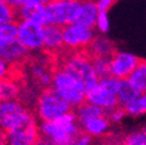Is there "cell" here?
I'll use <instances>...</instances> for the list:
<instances>
[{
  "mask_svg": "<svg viewBox=\"0 0 146 145\" xmlns=\"http://www.w3.org/2000/svg\"><path fill=\"white\" fill-rule=\"evenodd\" d=\"M99 85L104 88L106 90H108L109 93H113L117 96V92H118V86H119V79L114 78L111 76L106 77L103 79L99 80Z\"/></svg>",
  "mask_w": 146,
  "mask_h": 145,
  "instance_id": "obj_26",
  "label": "cell"
},
{
  "mask_svg": "<svg viewBox=\"0 0 146 145\" xmlns=\"http://www.w3.org/2000/svg\"><path fill=\"white\" fill-rule=\"evenodd\" d=\"M90 142H92V137L89 135H87L85 131L77 138V140L74 142L73 145H90Z\"/></svg>",
  "mask_w": 146,
  "mask_h": 145,
  "instance_id": "obj_31",
  "label": "cell"
},
{
  "mask_svg": "<svg viewBox=\"0 0 146 145\" xmlns=\"http://www.w3.org/2000/svg\"><path fill=\"white\" fill-rule=\"evenodd\" d=\"M85 101L92 104L100 106L104 109H113V108L119 107L117 96L113 93H109L108 90L102 88L99 82L96 86H94L92 89L87 90L85 93Z\"/></svg>",
  "mask_w": 146,
  "mask_h": 145,
  "instance_id": "obj_11",
  "label": "cell"
},
{
  "mask_svg": "<svg viewBox=\"0 0 146 145\" xmlns=\"http://www.w3.org/2000/svg\"><path fill=\"white\" fill-rule=\"evenodd\" d=\"M109 126V118L107 116H101L87 121L84 125V131L89 136H101L104 134Z\"/></svg>",
  "mask_w": 146,
  "mask_h": 145,
  "instance_id": "obj_20",
  "label": "cell"
},
{
  "mask_svg": "<svg viewBox=\"0 0 146 145\" xmlns=\"http://www.w3.org/2000/svg\"><path fill=\"white\" fill-rule=\"evenodd\" d=\"M50 1H52V0H50ZM59 1H78V0H59Z\"/></svg>",
  "mask_w": 146,
  "mask_h": 145,
  "instance_id": "obj_33",
  "label": "cell"
},
{
  "mask_svg": "<svg viewBox=\"0 0 146 145\" xmlns=\"http://www.w3.org/2000/svg\"><path fill=\"white\" fill-rule=\"evenodd\" d=\"M79 1H59L52 0L44 5L48 22L50 25H57L65 27L73 23L79 11ZM48 23V25H49Z\"/></svg>",
  "mask_w": 146,
  "mask_h": 145,
  "instance_id": "obj_5",
  "label": "cell"
},
{
  "mask_svg": "<svg viewBox=\"0 0 146 145\" xmlns=\"http://www.w3.org/2000/svg\"><path fill=\"white\" fill-rule=\"evenodd\" d=\"M49 1H50V0H40V3H41V4H43V5H45V4H46V3H49Z\"/></svg>",
  "mask_w": 146,
  "mask_h": 145,
  "instance_id": "obj_32",
  "label": "cell"
},
{
  "mask_svg": "<svg viewBox=\"0 0 146 145\" xmlns=\"http://www.w3.org/2000/svg\"><path fill=\"white\" fill-rule=\"evenodd\" d=\"M84 50L89 59L94 57H111L117 51L115 44L103 36L94 37Z\"/></svg>",
  "mask_w": 146,
  "mask_h": 145,
  "instance_id": "obj_13",
  "label": "cell"
},
{
  "mask_svg": "<svg viewBox=\"0 0 146 145\" xmlns=\"http://www.w3.org/2000/svg\"><path fill=\"white\" fill-rule=\"evenodd\" d=\"M129 80L139 92L146 93V59L139 58L136 67L131 72V74L127 77Z\"/></svg>",
  "mask_w": 146,
  "mask_h": 145,
  "instance_id": "obj_19",
  "label": "cell"
},
{
  "mask_svg": "<svg viewBox=\"0 0 146 145\" xmlns=\"http://www.w3.org/2000/svg\"><path fill=\"white\" fill-rule=\"evenodd\" d=\"M141 93L127 80V79H119V86L117 92V101L118 106L124 108L132 101H135Z\"/></svg>",
  "mask_w": 146,
  "mask_h": 145,
  "instance_id": "obj_18",
  "label": "cell"
},
{
  "mask_svg": "<svg viewBox=\"0 0 146 145\" xmlns=\"http://www.w3.org/2000/svg\"><path fill=\"white\" fill-rule=\"evenodd\" d=\"M51 88L73 108L85 102V88L82 84L60 69H54L53 71Z\"/></svg>",
  "mask_w": 146,
  "mask_h": 145,
  "instance_id": "obj_2",
  "label": "cell"
},
{
  "mask_svg": "<svg viewBox=\"0 0 146 145\" xmlns=\"http://www.w3.org/2000/svg\"><path fill=\"white\" fill-rule=\"evenodd\" d=\"M78 1H79V0H78Z\"/></svg>",
  "mask_w": 146,
  "mask_h": 145,
  "instance_id": "obj_36",
  "label": "cell"
},
{
  "mask_svg": "<svg viewBox=\"0 0 146 145\" xmlns=\"http://www.w3.org/2000/svg\"><path fill=\"white\" fill-rule=\"evenodd\" d=\"M35 120L27 107L19 100L0 102V128L3 131L12 130Z\"/></svg>",
  "mask_w": 146,
  "mask_h": 145,
  "instance_id": "obj_4",
  "label": "cell"
},
{
  "mask_svg": "<svg viewBox=\"0 0 146 145\" xmlns=\"http://www.w3.org/2000/svg\"><path fill=\"white\" fill-rule=\"evenodd\" d=\"M94 39L93 29L77 23L63 27V47L70 50H82Z\"/></svg>",
  "mask_w": 146,
  "mask_h": 145,
  "instance_id": "obj_8",
  "label": "cell"
},
{
  "mask_svg": "<svg viewBox=\"0 0 146 145\" xmlns=\"http://www.w3.org/2000/svg\"><path fill=\"white\" fill-rule=\"evenodd\" d=\"M16 11H17V19H19V21L21 20L33 21L41 26H45L49 23L44 5L42 4H26L21 7H17Z\"/></svg>",
  "mask_w": 146,
  "mask_h": 145,
  "instance_id": "obj_14",
  "label": "cell"
},
{
  "mask_svg": "<svg viewBox=\"0 0 146 145\" xmlns=\"http://www.w3.org/2000/svg\"><path fill=\"white\" fill-rule=\"evenodd\" d=\"M113 57V56H111ZM111 57H94L90 58V64L93 66L98 80L110 76V61Z\"/></svg>",
  "mask_w": 146,
  "mask_h": 145,
  "instance_id": "obj_21",
  "label": "cell"
},
{
  "mask_svg": "<svg viewBox=\"0 0 146 145\" xmlns=\"http://www.w3.org/2000/svg\"><path fill=\"white\" fill-rule=\"evenodd\" d=\"M74 115H76V120H77L78 124H80L82 126L87 121L92 120V118L107 116V109H104V108H102L100 106L92 104V103L85 101L80 106L76 107Z\"/></svg>",
  "mask_w": 146,
  "mask_h": 145,
  "instance_id": "obj_16",
  "label": "cell"
},
{
  "mask_svg": "<svg viewBox=\"0 0 146 145\" xmlns=\"http://www.w3.org/2000/svg\"><path fill=\"white\" fill-rule=\"evenodd\" d=\"M6 3H8L9 5L14 6V7H21L26 4H41L40 0H5ZM43 5V4H42Z\"/></svg>",
  "mask_w": 146,
  "mask_h": 145,
  "instance_id": "obj_30",
  "label": "cell"
},
{
  "mask_svg": "<svg viewBox=\"0 0 146 145\" xmlns=\"http://www.w3.org/2000/svg\"><path fill=\"white\" fill-rule=\"evenodd\" d=\"M9 22H19L16 7L9 5L5 0H0V26Z\"/></svg>",
  "mask_w": 146,
  "mask_h": 145,
  "instance_id": "obj_22",
  "label": "cell"
},
{
  "mask_svg": "<svg viewBox=\"0 0 146 145\" xmlns=\"http://www.w3.org/2000/svg\"><path fill=\"white\" fill-rule=\"evenodd\" d=\"M41 132L52 145H73L84 131L79 128L74 112H72L51 122H43Z\"/></svg>",
  "mask_w": 146,
  "mask_h": 145,
  "instance_id": "obj_1",
  "label": "cell"
},
{
  "mask_svg": "<svg viewBox=\"0 0 146 145\" xmlns=\"http://www.w3.org/2000/svg\"><path fill=\"white\" fill-rule=\"evenodd\" d=\"M38 145H50V144H48V143H40Z\"/></svg>",
  "mask_w": 146,
  "mask_h": 145,
  "instance_id": "obj_34",
  "label": "cell"
},
{
  "mask_svg": "<svg viewBox=\"0 0 146 145\" xmlns=\"http://www.w3.org/2000/svg\"><path fill=\"white\" fill-rule=\"evenodd\" d=\"M44 30V43L43 49L45 52L54 53L63 48V27L57 25H45Z\"/></svg>",
  "mask_w": 146,
  "mask_h": 145,
  "instance_id": "obj_15",
  "label": "cell"
},
{
  "mask_svg": "<svg viewBox=\"0 0 146 145\" xmlns=\"http://www.w3.org/2000/svg\"><path fill=\"white\" fill-rule=\"evenodd\" d=\"M21 93V86H20V79L8 76L0 80V102L1 101H8V100H15Z\"/></svg>",
  "mask_w": 146,
  "mask_h": 145,
  "instance_id": "obj_17",
  "label": "cell"
},
{
  "mask_svg": "<svg viewBox=\"0 0 146 145\" xmlns=\"http://www.w3.org/2000/svg\"><path fill=\"white\" fill-rule=\"evenodd\" d=\"M79 11L73 23L93 29L96 23V17L99 12L95 0H79Z\"/></svg>",
  "mask_w": 146,
  "mask_h": 145,
  "instance_id": "obj_12",
  "label": "cell"
},
{
  "mask_svg": "<svg viewBox=\"0 0 146 145\" xmlns=\"http://www.w3.org/2000/svg\"><path fill=\"white\" fill-rule=\"evenodd\" d=\"M16 39L27 50L42 49L44 43L43 26L33 21L21 20L17 22Z\"/></svg>",
  "mask_w": 146,
  "mask_h": 145,
  "instance_id": "obj_7",
  "label": "cell"
},
{
  "mask_svg": "<svg viewBox=\"0 0 146 145\" xmlns=\"http://www.w3.org/2000/svg\"><path fill=\"white\" fill-rule=\"evenodd\" d=\"M0 145H6V144H5V143H4L1 139H0Z\"/></svg>",
  "mask_w": 146,
  "mask_h": 145,
  "instance_id": "obj_35",
  "label": "cell"
},
{
  "mask_svg": "<svg viewBox=\"0 0 146 145\" xmlns=\"http://www.w3.org/2000/svg\"><path fill=\"white\" fill-rule=\"evenodd\" d=\"M121 145H146V128L143 131H137L127 135Z\"/></svg>",
  "mask_w": 146,
  "mask_h": 145,
  "instance_id": "obj_24",
  "label": "cell"
},
{
  "mask_svg": "<svg viewBox=\"0 0 146 145\" xmlns=\"http://www.w3.org/2000/svg\"><path fill=\"white\" fill-rule=\"evenodd\" d=\"M17 35V22H9L0 26V40H13Z\"/></svg>",
  "mask_w": 146,
  "mask_h": 145,
  "instance_id": "obj_25",
  "label": "cell"
},
{
  "mask_svg": "<svg viewBox=\"0 0 146 145\" xmlns=\"http://www.w3.org/2000/svg\"><path fill=\"white\" fill-rule=\"evenodd\" d=\"M138 57L130 53L115 51L110 61V76L117 79H127L138 63Z\"/></svg>",
  "mask_w": 146,
  "mask_h": 145,
  "instance_id": "obj_10",
  "label": "cell"
},
{
  "mask_svg": "<svg viewBox=\"0 0 146 145\" xmlns=\"http://www.w3.org/2000/svg\"><path fill=\"white\" fill-rule=\"evenodd\" d=\"M0 57L9 65H22L28 58V50L17 39L0 40Z\"/></svg>",
  "mask_w": 146,
  "mask_h": 145,
  "instance_id": "obj_9",
  "label": "cell"
},
{
  "mask_svg": "<svg viewBox=\"0 0 146 145\" xmlns=\"http://www.w3.org/2000/svg\"><path fill=\"white\" fill-rule=\"evenodd\" d=\"M0 139L6 145H38L42 143L35 120L12 130L1 131Z\"/></svg>",
  "mask_w": 146,
  "mask_h": 145,
  "instance_id": "obj_6",
  "label": "cell"
},
{
  "mask_svg": "<svg viewBox=\"0 0 146 145\" xmlns=\"http://www.w3.org/2000/svg\"><path fill=\"white\" fill-rule=\"evenodd\" d=\"M11 66L12 65H9L6 61H4L1 57H0V80L9 76Z\"/></svg>",
  "mask_w": 146,
  "mask_h": 145,
  "instance_id": "obj_28",
  "label": "cell"
},
{
  "mask_svg": "<svg viewBox=\"0 0 146 145\" xmlns=\"http://www.w3.org/2000/svg\"><path fill=\"white\" fill-rule=\"evenodd\" d=\"M96 22L99 26V29L101 31H107L108 30V19H107V12H99L98 17H96Z\"/></svg>",
  "mask_w": 146,
  "mask_h": 145,
  "instance_id": "obj_27",
  "label": "cell"
},
{
  "mask_svg": "<svg viewBox=\"0 0 146 145\" xmlns=\"http://www.w3.org/2000/svg\"><path fill=\"white\" fill-rule=\"evenodd\" d=\"M74 108L64 101L51 87L42 89L37 98L36 110L43 122H51L65 114L72 113Z\"/></svg>",
  "mask_w": 146,
  "mask_h": 145,
  "instance_id": "obj_3",
  "label": "cell"
},
{
  "mask_svg": "<svg viewBox=\"0 0 146 145\" xmlns=\"http://www.w3.org/2000/svg\"><path fill=\"white\" fill-rule=\"evenodd\" d=\"M114 3H116V0H98L96 1L98 11L99 12H107L113 6Z\"/></svg>",
  "mask_w": 146,
  "mask_h": 145,
  "instance_id": "obj_29",
  "label": "cell"
},
{
  "mask_svg": "<svg viewBox=\"0 0 146 145\" xmlns=\"http://www.w3.org/2000/svg\"><path fill=\"white\" fill-rule=\"evenodd\" d=\"M124 110L129 115H141L146 114V93L140 94L135 101L129 103L126 107H124Z\"/></svg>",
  "mask_w": 146,
  "mask_h": 145,
  "instance_id": "obj_23",
  "label": "cell"
}]
</instances>
